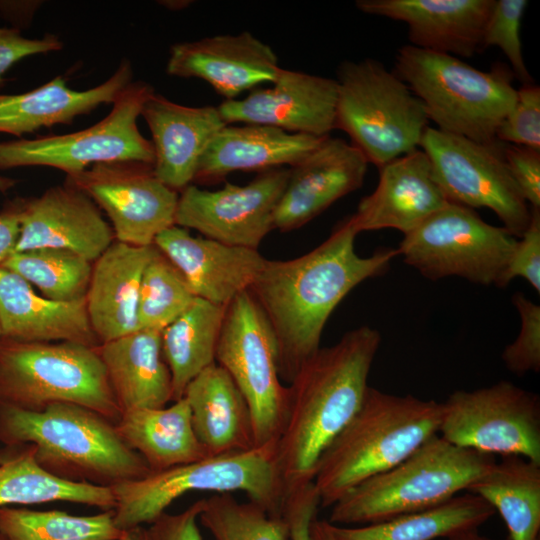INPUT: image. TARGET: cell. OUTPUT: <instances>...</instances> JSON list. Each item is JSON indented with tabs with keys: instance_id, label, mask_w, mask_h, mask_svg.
<instances>
[{
	"instance_id": "cell-1",
	"label": "cell",
	"mask_w": 540,
	"mask_h": 540,
	"mask_svg": "<svg viewBox=\"0 0 540 540\" xmlns=\"http://www.w3.org/2000/svg\"><path fill=\"white\" fill-rule=\"evenodd\" d=\"M350 217L308 253L290 260H265L248 289L265 314L276 339L278 372L290 383L302 364L320 348L331 313L368 278L384 274L396 249L381 248L362 257Z\"/></svg>"
},
{
	"instance_id": "cell-2",
	"label": "cell",
	"mask_w": 540,
	"mask_h": 540,
	"mask_svg": "<svg viewBox=\"0 0 540 540\" xmlns=\"http://www.w3.org/2000/svg\"><path fill=\"white\" fill-rule=\"evenodd\" d=\"M380 343L375 328L348 331L310 356L287 386V417L277 441L286 494L313 481L321 454L360 408Z\"/></svg>"
},
{
	"instance_id": "cell-3",
	"label": "cell",
	"mask_w": 540,
	"mask_h": 540,
	"mask_svg": "<svg viewBox=\"0 0 540 540\" xmlns=\"http://www.w3.org/2000/svg\"><path fill=\"white\" fill-rule=\"evenodd\" d=\"M0 441L29 446L41 468L70 482L112 488L151 473L121 438L115 423L73 403L29 411L0 401Z\"/></svg>"
},
{
	"instance_id": "cell-4",
	"label": "cell",
	"mask_w": 540,
	"mask_h": 540,
	"mask_svg": "<svg viewBox=\"0 0 540 540\" xmlns=\"http://www.w3.org/2000/svg\"><path fill=\"white\" fill-rule=\"evenodd\" d=\"M442 403L368 387L348 424L321 454L314 485L320 506H333L363 481L399 464L438 434Z\"/></svg>"
},
{
	"instance_id": "cell-5",
	"label": "cell",
	"mask_w": 540,
	"mask_h": 540,
	"mask_svg": "<svg viewBox=\"0 0 540 540\" xmlns=\"http://www.w3.org/2000/svg\"><path fill=\"white\" fill-rule=\"evenodd\" d=\"M112 489L115 524L123 531L153 523L176 499L194 491H241L274 517H282L286 499L277 441L151 472Z\"/></svg>"
},
{
	"instance_id": "cell-6",
	"label": "cell",
	"mask_w": 540,
	"mask_h": 540,
	"mask_svg": "<svg viewBox=\"0 0 540 540\" xmlns=\"http://www.w3.org/2000/svg\"><path fill=\"white\" fill-rule=\"evenodd\" d=\"M495 462L493 455L436 434L399 464L349 490L332 506L328 522L366 525L433 508L466 491Z\"/></svg>"
},
{
	"instance_id": "cell-7",
	"label": "cell",
	"mask_w": 540,
	"mask_h": 540,
	"mask_svg": "<svg viewBox=\"0 0 540 540\" xmlns=\"http://www.w3.org/2000/svg\"><path fill=\"white\" fill-rule=\"evenodd\" d=\"M394 72L437 129L483 144L498 142L497 128L516 97L509 68L481 71L458 57L407 44L396 54Z\"/></svg>"
},
{
	"instance_id": "cell-8",
	"label": "cell",
	"mask_w": 540,
	"mask_h": 540,
	"mask_svg": "<svg viewBox=\"0 0 540 540\" xmlns=\"http://www.w3.org/2000/svg\"><path fill=\"white\" fill-rule=\"evenodd\" d=\"M0 401L29 411L73 403L115 424L122 415L97 347L68 341L0 337Z\"/></svg>"
},
{
	"instance_id": "cell-9",
	"label": "cell",
	"mask_w": 540,
	"mask_h": 540,
	"mask_svg": "<svg viewBox=\"0 0 540 540\" xmlns=\"http://www.w3.org/2000/svg\"><path fill=\"white\" fill-rule=\"evenodd\" d=\"M336 129L368 163L381 168L420 148L429 120L421 101L375 59L344 61L337 69Z\"/></svg>"
},
{
	"instance_id": "cell-10",
	"label": "cell",
	"mask_w": 540,
	"mask_h": 540,
	"mask_svg": "<svg viewBox=\"0 0 540 540\" xmlns=\"http://www.w3.org/2000/svg\"><path fill=\"white\" fill-rule=\"evenodd\" d=\"M517 240L473 209L450 202L403 234L396 250L406 264L430 280L457 276L496 286Z\"/></svg>"
},
{
	"instance_id": "cell-11",
	"label": "cell",
	"mask_w": 540,
	"mask_h": 540,
	"mask_svg": "<svg viewBox=\"0 0 540 540\" xmlns=\"http://www.w3.org/2000/svg\"><path fill=\"white\" fill-rule=\"evenodd\" d=\"M215 361L248 403L255 445L278 441L287 417L288 387L279 377L273 331L248 290L226 306Z\"/></svg>"
},
{
	"instance_id": "cell-12",
	"label": "cell",
	"mask_w": 540,
	"mask_h": 540,
	"mask_svg": "<svg viewBox=\"0 0 540 540\" xmlns=\"http://www.w3.org/2000/svg\"><path fill=\"white\" fill-rule=\"evenodd\" d=\"M153 92L149 83L132 81L114 100L110 113L87 129L0 143V169L49 166L72 175L104 162L153 164L152 143L137 126L143 105Z\"/></svg>"
},
{
	"instance_id": "cell-13",
	"label": "cell",
	"mask_w": 540,
	"mask_h": 540,
	"mask_svg": "<svg viewBox=\"0 0 540 540\" xmlns=\"http://www.w3.org/2000/svg\"><path fill=\"white\" fill-rule=\"evenodd\" d=\"M442 403L438 435L478 452L516 455L540 464V399L501 380L475 390H456Z\"/></svg>"
},
{
	"instance_id": "cell-14",
	"label": "cell",
	"mask_w": 540,
	"mask_h": 540,
	"mask_svg": "<svg viewBox=\"0 0 540 540\" xmlns=\"http://www.w3.org/2000/svg\"><path fill=\"white\" fill-rule=\"evenodd\" d=\"M503 145L479 143L428 126L420 149L449 202L490 209L508 232L520 238L530 222L531 208L508 170Z\"/></svg>"
},
{
	"instance_id": "cell-15",
	"label": "cell",
	"mask_w": 540,
	"mask_h": 540,
	"mask_svg": "<svg viewBox=\"0 0 540 540\" xmlns=\"http://www.w3.org/2000/svg\"><path fill=\"white\" fill-rule=\"evenodd\" d=\"M66 184L81 190L106 212L118 242L154 245L160 233L175 225L178 192L155 176L153 164L98 163L67 175Z\"/></svg>"
},
{
	"instance_id": "cell-16",
	"label": "cell",
	"mask_w": 540,
	"mask_h": 540,
	"mask_svg": "<svg viewBox=\"0 0 540 540\" xmlns=\"http://www.w3.org/2000/svg\"><path fill=\"white\" fill-rule=\"evenodd\" d=\"M288 176L289 167H279L259 172L246 185L225 182L215 191L190 184L179 195L175 225L224 244L257 249L274 229Z\"/></svg>"
},
{
	"instance_id": "cell-17",
	"label": "cell",
	"mask_w": 540,
	"mask_h": 540,
	"mask_svg": "<svg viewBox=\"0 0 540 540\" xmlns=\"http://www.w3.org/2000/svg\"><path fill=\"white\" fill-rule=\"evenodd\" d=\"M336 79L281 68L272 86L218 107L224 122L257 124L318 138L336 129Z\"/></svg>"
},
{
	"instance_id": "cell-18",
	"label": "cell",
	"mask_w": 540,
	"mask_h": 540,
	"mask_svg": "<svg viewBox=\"0 0 540 540\" xmlns=\"http://www.w3.org/2000/svg\"><path fill=\"white\" fill-rule=\"evenodd\" d=\"M18 208L20 230L12 253L57 248L94 262L113 243L112 227L99 207L69 184L51 187Z\"/></svg>"
},
{
	"instance_id": "cell-19",
	"label": "cell",
	"mask_w": 540,
	"mask_h": 540,
	"mask_svg": "<svg viewBox=\"0 0 540 540\" xmlns=\"http://www.w3.org/2000/svg\"><path fill=\"white\" fill-rule=\"evenodd\" d=\"M369 163L351 143L325 137L289 167L285 189L274 212V229L295 230L310 222L338 199L359 189Z\"/></svg>"
},
{
	"instance_id": "cell-20",
	"label": "cell",
	"mask_w": 540,
	"mask_h": 540,
	"mask_svg": "<svg viewBox=\"0 0 540 540\" xmlns=\"http://www.w3.org/2000/svg\"><path fill=\"white\" fill-rule=\"evenodd\" d=\"M280 69L271 46L248 31L173 44L166 64L169 75L202 79L225 100L272 83Z\"/></svg>"
},
{
	"instance_id": "cell-21",
	"label": "cell",
	"mask_w": 540,
	"mask_h": 540,
	"mask_svg": "<svg viewBox=\"0 0 540 540\" xmlns=\"http://www.w3.org/2000/svg\"><path fill=\"white\" fill-rule=\"evenodd\" d=\"M495 0H358L363 13L401 21L410 45L455 57L482 51V37Z\"/></svg>"
},
{
	"instance_id": "cell-22",
	"label": "cell",
	"mask_w": 540,
	"mask_h": 540,
	"mask_svg": "<svg viewBox=\"0 0 540 540\" xmlns=\"http://www.w3.org/2000/svg\"><path fill=\"white\" fill-rule=\"evenodd\" d=\"M154 245L177 267L196 297L220 306L247 291L266 260L257 249L195 237L177 225L160 233Z\"/></svg>"
},
{
	"instance_id": "cell-23",
	"label": "cell",
	"mask_w": 540,
	"mask_h": 540,
	"mask_svg": "<svg viewBox=\"0 0 540 540\" xmlns=\"http://www.w3.org/2000/svg\"><path fill=\"white\" fill-rule=\"evenodd\" d=\"M448 203L419 148L379 168L375 190L350 219L358 233L390 228L406 234Z\"/></svg>"
},
{
	"instance_id": "cell-24",
	"label": "cell",
	"mask_w": 540,
	"mask_h": 540,
	"mask_svg": "<svg viewBox=\"0 0 540 540\" xmlns=\"http://www.w3.org/2000/svg\"><path fill=\"white\" fill-rule=\"evenodd\" d=\"M141 116L152 135L153 172L177 192L194 181L206 148L227 125L217 106H185L155 91L145 101Z\"/></svg>"
},
{
	"instance_id": "cell-25",
	"label": "cell",
	"mask_w": 540,
	"mask_h": 540,
	"mask_svg": "<svg viewBox=\"0 0 540 540\" xmlns=\"http://www.w3.org/2000/svg\"><path fill=\"white\" fill-rule=\"evenodd\" d=\"M0 326L1 337L17 341L100 345L88 317L86 296L72 301L48 299L1 266Z\"/></svg>"
},
{
	"instance_id": "cell-26",
	"label": "cell",
	"mask_w": 540,
	"mask_h": 540,
	"mask_svg": "<svg viewBox=\"0 0 540 540\" xmlns=\"http://www.w3.org/2000/svg\"><path fill=\"white\" fill-rule=\"evenodd\" d=\"M155 245L113 242L94 261L86 293L88 317L100 344L138 330L139 290Z\"/></svg>"
},
{
	"instance_id": "cell-27",
	"label": "cell",
	"mask_w": 540,
	"mask_h": 540,
	"mask_svg": "<svg viewBox=\"0 0 540 540\" xmlns=\"http://www.w3.org/2000/svg\"><path fill=\"white\" fill-rule=\"evenodd\" d=\"M324 138L289 133L265 125L229 124L206 148L194 181L214 184L235 171L261 172L285 165L291 167Z\"/></svg>"
},
{
	"instance_id": "cell-28",
	"label": "cell",
	"mask_w": 540,
	"mask_h": 540,
	"mask_svg": "<svg viewBox=\"0 0 540 540\" xmlns=\"http://www.w3.org/2000/svg\"><path fill=\"white\" fill-rule=\"evenodd\" d=\"M183 397L195 435L209 456L256 447L248 403L222 366L215 362L201 371Z\"/></svg>"
},
{
	"instance_id": "cell-29",
	"label": "cell",
	"mask_w": 540,
	"mask_h": 540,
	"mask_svg": "<svg viewBox=\"0 0 540 540\" xmlns=\"http://www.w3.org/2000/svg\"><path fill=\"white\" fill-rule=\"evenodd\" d=\"M132 78L131 63L123 59L105 82L84 91L70 89L57 76L25 93L0 94V132L20 136L41 127L70 124L101 104L113 103Z\"/></svg>"
},
{
	"instance_id": "cell-30",
	"label": "cell",
	"mask_w": 540,
	"mask_h": 540,
	"mask_svg": "<svg viewBox=\"0 0 540 540\" xmlns=\"http://www.w3.org/2000/svg\"><path fill=\"white\" fill-rule=\"evenodd\" d=\"M161 332L138 329L97 346L122 412L162 408L173 401L172 377L162 353Z\"/></svg>"
},
{
	"instance_id": "cell-31",
	"label": "cell",
	"mask_w": 540,
	"mask_h": 540,
	"mask_svg": "<svg viewBox=\"0 0 540 540\" xmlns=\"http://www.w3.org/2000/svg\"><path fill=\"white\" fill-rule=\"evenodd\" d=\"M115 426L151 472L209 457L195 435L190 407L184 397L169 407L123 411Z\"/></svg>"
},
{
	"instance_id": "cell-32",
	"label": "cell",
	"mask_w": 540,
	"mask_h": 540,
	"mask_svg": "<svg viewBox=\"0 0 540 540\" xmlns=\"http://www.w3.org/2000/svg\"><path fill=\"white\" fill-rule=\"evenodd\" d=\"M466 492L480 496L500 514L509 540H540V464L502 456Z\"/></svg>"
},
{
	"instance_id": "cell-33",
	"label": "cell",
	"mask_w": 540,
	"mask_h": 540,
	"mask_svg": "<svg viewBox=\"0 0 540 540\" xmlns=\"http://www.w3.org/2000/svg\"><path fill=\"white\" fill-rule=\"evenodd\" d=\"M495 513L480 496L466 492L433 508L360 527L329 523L338 540H434L479 528Z\"/></svg>"
},
{
	"instance_id": "cell-34",
	"label": "cell",
	"mask_w": 540,
	"mask_h": 540,
	"mask_svg": "<svg viewBox=\"0 0 540 540\" xmlns=\"http://www.w3.org/2000/svg\"><path fill=\"white\" fill-rule=\"evenodd\" d=\"M225 309L196 297L162 330V353L172 377L173 401L182 398L187 385L216 362Z\"/></svg>"
},
{
	"instance_id": "cell-35",
	"label": "cell",
	"mask_w": 540,
	"mask_h": 540,
	"mask_svg": "<svg viewBox=\"0 0 540 540\" xmlns=\"http://www.w3.org/2000/svg\"><path fill=\"white\" fill-rule=\"evenodd\" d=\"M23 447L21 452L0 461V507L66 501L114 509L111 487L57 478L38 465L29 446Z\"/></svg>"
},
{
	"instance_id": "cell-36",
	"label": "cell",
	"mask_w": 540,
	"mask_h": 540,
	"mask_svg": "<svg viewBox=\"0 0 540 540\" xmlns=\"http://www.w3.org/2000/svg\"><path fill=\"white\" fill-rule=\"evenodd\" d=\"M124 533L115 524L113 509L77 516L61 510L0 507L5 540H118Z\"/></svg>"
},
{
	"instance_id": "cell-37",
	"label": "cell",
	"mask_w": 540,
	"mask_h": 540,
	"mask_svg": "<svg viewBox=\"0 0 540 540\" xmlns=\"http://www.w3.org/2000/svg\"><path fill=\"white\" fill-rule=\"evenodd\" d=\"M36 286L54 301H72L86 296L92 262L72 251L36 248L10 254L0 265Z\"/></svg>"
},
{
	"instance_id": "cell-38",
	"label": "cell",
	"mask_w": 540,
	"mask_h": 540,
	"mask_svg": "<svg viewBox=\"0 0 540 540\" xmlns=\"http://www.w3.org/2000/svg\"><path fill=\"white\" fill-rule=\"evenodd\" d=\"M201 524L214 540H290L287 522L254 502H239L231 493L202 499Z\"/></svg>"
},
{
	"instance_id": "cell-39",
	"label": "cell",
	"mask_w": 540,
	"mask_h": 540,
	"mask_svg": "<svg viewBox=\"0 0 540 540\" xmlns=\"http://www.w3.org/2000/svg\"><path fill=\"white\" fill-rule=\"evenodd\" d=\"M186 279L159 250L144 269L138 299V329L162 331L194 301Z\"/></svg>"
},
{
	"instance_id": "cell-40",
	"label": "cell",
	"mask_w": 540,
	"mask_h": 540,
	"mask_svg": "<svg viewBox=\"0 0 540 540\" xmlns=\"http://www.w3.org/2000/svg\"><path fill=\"white\" fill-rule=\"evenodd\" d=\"M526 0H495L486 22L482 49L498 47L510 63V70L522 83L532 82L522 54L521 23Z\"/></svg>"
},
{
	"instance_id": "cell-41",
	"label": "cell",
	"mask_w": 540,
	"mask_h": 540,
	"mask_svg": "<svg viewBox=\"0 0 540 540\" xmlns=\"http://www.w3.org/2000/svg\"><path fill=\"white\" fill-rule=\"evenodd\" d=\"M512 302L520 317V331L501 355L505 367L517 376L540 371V306L516 292Z\"/></svg>"
},
{
	"instance_id": "cell-42",
	"label": "cell",
	"mask_w": 540,
	"mask_h": 540,
	"mask_svg": "<svg viewBox=\"0 0 540 540\" xmlns=\"http://www.w3.org/2000/svg\"><path fill=\"white\" fill-rule=\"evenodd\" d=\"M496 139L540 150V87L532 82L516 89L515 101L500 122Z\"/></svg>"
},
{
	"instance_id": "cell-43",
	"label": "cell",
	"mask_w": 540,
	"mask_h": 540,
	"mask_svg": "<svg viewBox=\"0 0 540 540\" xmlns=\"http://www.w3.org/2000/svg\"><path fill=\"white\" fill-rule=\"evenodd\" d=\"M516 277L525 279L540 293V208H531L530 222L496 284L504 288Z\"/></svg>"
},
{
	"instance_id": "cell-44",
	"label": "cell",
	"mask_w": 540,
	"mask_h": 540,
	"mask_svg": "<svg viewBox=\"0 0 540 540\" xmlns=\"http://www.w3.org/2000/svg\"><path fill=\"white\" fill-rule=\"evenodd\" d=\"M502 154L527 204L540 208V150L504 143Z\"/></svg>"
},
{
	"instance_id": "cell-45",
	"label": "cell",
	"mask_w": 540,
	"mask_h": 540,
	"mask_svg": "<svg viewBox=\"0 0 540 540\" xmlns=\"http://www.w3.org/2000/svg\"><path fill=\"white\" fill-rule=\"evenodd\" d=\"M319 507L320 499L313 481L287 492L282 516L287 522L290 540H313L311 525Z\"/></svg>"
},
{
	"instance_id": "cell-46",
	"label": "cell",
	"mask_w": 540,
	"mask_h": 540,
	"mask_svg": "<svg viewBox=\"0 0 540 540\" xmlns=\"http://www.w3.org/2000/svg\"><path fill=\"white\" fill-rule=\"evenodd\" d=\"M62 46L55 35L28 39L17 29L0 28V88L5 85L4 75L13 64L27 56L58 51Z\"/></svg>"
},
{
	"instance_id": "cell-47",
	"label": "cell",
	"mask_w": 540,
	"mask_h": 540,
	"mask_svg": "<svg viewBox=\"0 0 540 540\" xmlns=\"http://www.w3.org/2000/svg\"><path fill=\"white\" fill-rule=\"evenodd\" d=\"M202 499L177 514L163 513L145 529L146 540H202L197 524Z\"/></svg>"
},
{
	"instance_id": "cell-48",
	"label": "cell",
	"mask_w": 540,
	"mask_h": 540,
	"mask_svg": "<svg viewBox=\"0 0 540 540\" xmlns=\"http://www.w3.org/2000/svg\"><path fill=\"white\" fill-rule=\"evenodd\" d=\"M18 205L0 213V265L12 254L19 236Z\"/></svg>"
},
{
	"instance_id": "cell-49",
	"label": "cell",
	"mask_w": 540,
	"mask_h": 540,
	"mask_svg": "<svg viewBox=\"0 0 540 540\" xmlns=\"http://www.w3.org/2000/svg\"><path fill=\"white\" fill-rule=\"evenodd\" d=\"M311 535L313 540H338L333 534L328 520H318V518L312 522Z\"/></svg>"
},
{
	"instance_id": "cell-50",
	"label": "cell",
	"mask_w": 540,
	"mask_h": 540,
	"mask_svg": "<svg viewBox=\"0 0 540 540\" xmlns=\"http://www.w3.org/2000/svg\"><path fill=\"white\" fill-rule=\"evenodd\" d=\"M446 539L447 540H494L492 538H489L485 535L480 534L478 528L467 529V530L457 532Z\"/></svg>"
},
{
	"instance_id": "cell-51",
	"label": "cell",
	"mask_w": 540,
	"mask_h": 540,
	"mask_svg": "<svg viewBox=\"0 0 540 540\" xmlns=\"http://www.w3.org/2000/svg\"><path fill=\"white\" fill-rule=\"evenodd\" d=\"M118 540H146L145 528L136 527L126 530L123 536Z\"/></svg>"
},
{
	"instance_id": "cell-52",
	"label": "cell",
	"mask_w": 540,
	"mask_h": 540,
	"mask_svg": "<svg viewBox=\"0 0 540 540\" xmlns=\"http://www.w3.org/2000/svg\"><path fill=\"white\" fill-rule=\"evenodd\" d=\"M178 2H179V1H178ZM178 2H174V1H172V2L165 1V2H163V3H164L163 5H165L166 7L171 8V9H174L175 6H177V9H181V8H183L184 6L189 5V3H190L189 1H186V2L181 1L179 4H177Z\"/></svg>"
},
{
	"instance_id": "cell-53",
	"label": "cell",
	"mask_w": 540,
	"mask_h": 540,
	"mask_svg": "<svg viewBox=\"0 0 540 540\" xmlns=\"http://www.w3.org/2000/svg\"><path fill=\"white\" fill-rule=\"evenodd\" d=\"M0 540H5V538L0 534Z\"/></svg>"
},
{
	"instance_id": "cell-54",
	"label": "cell",
	"mask_w": 540,
	"mask_h": 540,
	"mask_svg": "<svg viewBox=\"0 0 540 540\" xmlns=\"http://www.w3.org/2000/svg\"><path fill=\"white\" fill-rule=\"evenodd\" d=\"M0 337H1V326H0Z\"/></svg>"
},
{
	"instance_id": "cell-55",
	"label": "cell",
	"mask_w": 540,
	"mask_h": 540,
	"mask_svg": "<svg viewBox=\"0 0 540 540\" xmlns=\"http://www.w3.org/2000/svg\"><path fill=\"white\" fill-rule=\"evenodd\" d=\"M145 535H146V533H145Z\"/></svg>"
}]
</instances>
